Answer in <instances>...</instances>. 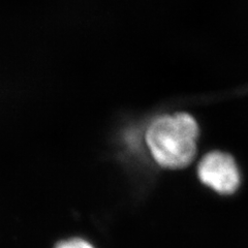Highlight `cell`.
<instances>
[{
    "instance_id": "3",
    "label": "cell",
    "mask_w": 248,
    "mask_h": 248,
    "mask_svg": "<svg viewBox=\"0 0 248 248\" xmlns=\"http://www.w3.org/2000/svg\"><path fill=\"white\" fill-rule=\"evenodd\" d=\"M55 248H94L88 241L79 238H73L59 242Z\"/></svg>"
},
{
    "instance_id": "1",
    "label": "cell",
    "mask_w": 248,
    "mask_h": 248,
    "mask_svg": "<svg viewBox=\"0 0 248 248\" xmlns=\"http://www.w3.org/2000/svg\"><path fill=\"white\" fill-rule=\"evenodd\" d=\"M145 139L157 165L170 170L182 169L196 156L199 125L186 113L159 116L150 123Z\"/></svg>"
},
{
    "instance_id": "2",
    "label": "cell",
    "mask_w": 248,
    "mask_h": 248,
    "mask_svg": "<svg viewBox=\"0 0 248 248\" xmlns=\"http://www.w3.org/2000/svg\"><path fill=\"white\" fill-rule=\"evenodd\" d=\"M201 182L222 196L236 192L241 184V173L232 155L211 151L201 159L198 167Z\"/></svg>"
}]
</instances>
